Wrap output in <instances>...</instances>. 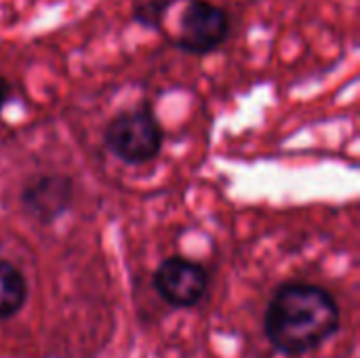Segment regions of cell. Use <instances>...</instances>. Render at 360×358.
Returning a JSON list of instances; mask_svg holds the SVG:
<instances>
[{"label": "cell", "instance_id": "1", "mask_svg": "<svg viewBox=\"0 0 360 358\" xmlns=\"http://www.w3.org/2000/svg\"><path fill=\"white\" fill-rule=\"evenodd\" d=\"M340 327V308L323 287L283 285L266 312V333L285 354H304L327 342Z\"/></svg>", "mask_w": 360, "mask_h": 358}, {"label": "cell", "instance_id": "2", "mask_svg": "<svg viewBox=\"0 0 360 358\" xmlns=\"http://www.w3.org/2000/svg\"><path fill=\"white\" fill-rule=\"evenodd\" d=\"M105 150L129 167L156 160L165 146V129L148 106L122 110L103 129Z\"/></svg>", "mask_w": 360, "mask_h": 358}, {"label": "cell", "instance_id": "3", "mask_svg": "<svg viewBox=\"0 0 360 358\" xmlns=\"http://www.w3.org/2000/svg\"><path fill=\"white\" fill-rule=\"evenodd\" d=\"M230 36V15L224 6L209 0H188L179 15L175 49L186 55L205 57L217 51Z\"/></svg>", "mask_w": 360, "mask_h": 358}, {"label": "cell", "instance_id": "4", "mask_svg": "<svg viewBox=\"0 0 360 358\" xmlns=\"http://www.w3.org/2000/svg\"><path fill=\"white\" fill-rule=\"evenodd\" d=\"M74 200V181L63 173H42L27 179L19 192L21 209L42 226L57 222Z\"/></svg>", "mask_w": 360, "mask_h": 358}, {"label": "cell", "instance_id": "5", "mask_svg": "<svg viewBox=\"0 0 360 358\" xmlns=\"http://www.w3.org/2000/svg\"><path fill=\"white\" fill-rule=\"evenodd\" d=\"M154 287L167 304L175 308H190L205 298L209 274L196 262L186 257H169L156 268Z\"/></svg>", "mask_w": 360, "mask_h": 358}, {"label": "cell", "instance_id": "6", "mask_svg": "<svg viewBox=\"0 0 360 358\" xmlns=\"http://www.w3.org/2000/svg\"><path fill=\"white\" fill-rule=\"evenodd\" d=\"M27 298V283L19 268L0 260V319H11L21 310Z\"/></svg>", "mask_w": 360, "mask_h": 358}, {"label": "cell", "instance_id": "7", "mask_svg": "<svg viewBox=\"0 0 360 358\" xmlns=\"http://www.w3.org/2000/svg\"><path fill=\"white\" fill-rule=\"evenodd\" d=\"M175 0H139L133 6V19L146 30H162V21L167 11L171 8Z\"/></svg>", "mask_w": 360, "mask_h": 358}, {"label": "cell", "instance_id": "8", "mask_svg": "<svg viewBox=\"0 0 360 358\" xmlns=\"http://www.w3.org/2000/svg\"><path fill=\"white\" fill-rule=\"evenodd\" d=\"M8 97H11V84H8V80L0 74V112H2V108L6 106Z\"/></svg>", "mask_w": 360, "mask_h": 358}]
</instances>
